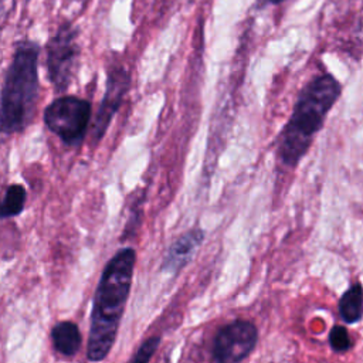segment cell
Wrapping results in <instances>:
<instances>
[{"instance_id": "cell-1", "label": "cell", "mask_w": 363, "mask_h": 363, "mask_svg": "<svg viewBox=\"0 0 363 363\" xmlns=\"http://www.w3.org/2000/svg\"><path fill=\"white\" fill-rule=\"evenodd\" d=\"M135 262V250L125 247L106 262L101 274L92 301L86 346L91 362H102L112 350L130 294Z\"/></svg>"}, {"instance_id": "cell-2", "label": "cell", "mask_w": 363, "mask_h": 363, "mask_svg": "<svg viewBox=\"0 0 363 363\" xmlns=\"http://www.w3.org/2000/svg\"><path fill=\"white\" fill-rule=\"evenodd\" d=\"M340 95L342 84L329 72L319 74L305 84L277 140L278 159L284 166H298Z\"/></svg>"}, {"instance_id": "cell-3", "label": "cell", "mask_w": 363, "mask_h": 363, "mask_svg": "<svg viewBox=\"0 0 363 363\" xmlns=\"http://www.w3.org/2000/svg\"><path fill=\"white\" fill-rule=\"evenodd\" d=\"M40 45L34 41L17 44L6 71L0 92V132H20L30 122L38 94Z\"/></svg>"}, {"instance_id": "cell-4", "label": "cell", "mask_w": 363, "mask_h": 363, "mask_svg": "<svg viewBox=\"0 0 363 363\" xmlns=\"http://www.w3.org/2000/svg\"><path fill=\"white\" fill-rule=\"evenodd\" d=\"M91 121V104L75 95L55 98L44 109V123L65 145L82 143Z\"/></svg>"}, {"instance_id": "cell-5", "label": "cell", "mask_w": 363, "mask_h": 363, "mask_svg": "<svg viewBox=\"0 0 363 363\" xmlns=\"http://www.w3.org/2000/svg\"><path fill=\"white\" fill-rule=\"evenodd\" d=\"M78 30L71 23H62L47 44V75L57 92H64L74 77L79 55Z\"/></svg>"}, {"instance_id": "cell-6", "label": "cell", "mask_w": 363, "mask_h": 363, "mask_svg": "<svg viewBox=\"0 0 363 363\" xmlns=\"http://www.w3.org/2000/svg\"><path fill=\"white\" fill-rule=\"evenodd\" d=\"M258 329L251 320H233L216 333L211 346L214 363H242L255 349Z\"/></svg>"}, {"instance_id": "cell-7", "label": "cell", "mask_w": 363, "mask_h": 363, "mask_svg": "<svg viewBox=\"0 0 363 363\" xmlns=\"http://www.w3.org/2000/svg\"><path fill=\"white\" fill-rule=\"evenodd\" d=\"M130 85L129 71L122 65H112L108 71L106 77V88L102 96L99 109L96 112L94 125H92V136L94 140L98 142L104 138L106 129L109 128L112 118L121 108L123 98Z\"/></svg>"}, {"instance_id": "cell-8", "label": "cell", "mask_w": 363, "mask_h": 363, "mask_svg": "<svg viewBox=\"0 0 363 363\" xmlns=\"http://www.w3.org/2000/svg\"><path fill=\"white\" fill-rule=\"evenodd\" d=\"M204 240V231L200 227L190 228L182 234L166 251L162 261V272L176 274L183 269L194 257L197 248Z\"/></svg>"}, {"instance_id": "cell-9", "label": "cell", "mask_w": 363, "mask_h": 363, "mask_svg": "<svg viewBox=\"0 0 363 363\" xmlns=\"http://www.w3.org/2000/svg\"><path fill=\"white\" fill-rule=\"evenodd\" d=\"M51 340L54 349L64 356H75L81 347V332L74 322H58L51 330Z\"/></svg>"}, {"instance_id": "cell-10", "label": "cell", "mask_w": 363, "mask_h": 363, "mask_svg": "<svg viewBox=\"0 0 363 363\" xmlns=\"http://www.w3.org/2000/svg\"><path fill=\"white\" fill-rule=\"evenodd\" d=\"M340 319L345 323H357L363 315V289L360 282L349 286L337 302Z\"/></svg>"}, {"instance_id": "cell-11", "label": "cell", "mask_w": 363, "mask_h": 363, "mask_svg": "<svg viewBox=\"0 0 363 363\" xmlns=\"http://www.w3.org/2000/svg\"><path fill=\"white\" fill-rule=\"evenodd\" d=\"M27 191L20 184H11L0 197V218L14 217L20 214L26 204Z\"/></svg>"}, {"instance_id": "cell-12", "label": "cell", "mask_w": 363, "mask_h": 363, "mask_svg": "<svg viewBox=\"0 0 363 363\" xmlns=\"http://www.w3.org/2000/svg\"><path fill=\"white\" fill-rule=\"evenodd\" d=\"M329 346L336 353H345L352 347V340L349 332L342 325H335L329 332Z\"/></svg>"}, {"instance_id": "cell-13", "label": "cell", "mask_w": 363, "mask_h": 363, "mask_svg": "<svg viewBox=\"0 0 363 363\" xmlns=\"http://www.w3.org/2000/svg\"><path fill=\"white\" fill-rule=\"evenodd\" d=\"M160 336H150L147 337L139 349L135 352V354L130 357L128 363H149L152 356L156 353L159 345H160Z\"/></svg>"}, {"instance_id": "cell-14", "label": "cell", "mask_w": 363, "mask_h": 363, "mask_svg": "<svg viewBox=\"0 0 363 363\" xmlns=\"http://www.w3.org/2000/svg\"><path fill=\"white\" fill-rule=\"evenodd\" d=\"M268 3H271V4H279V3H284V1H286V0H267Z\"/></svg>"}]
</instances>
